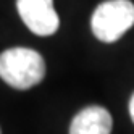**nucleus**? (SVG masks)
<instances>
[{
    "label": "nucleus",
    "mask_w": 134,
    "mask_h": 134,
    "mask_svg": "<svg viewBox=\"0 0 134 134\" xmlns=\"http://www.w3.org/2000/svg\"><path fill=\"white\" fill-rule=\"evenodd\" d=\"M16 8L26 27L37 36H52L60 26L53 0H16Z\"/></svg>",
    "instance_id": "nucleus-3"
},
{
    "label": "nucleus",
    "mask_w": 134,
    "mask_h": 134,
    "mask_svg": "<svg viewBox=\"0 0 134 134\" xmlns=\"http://www.w3.org/2000/svg\"><path fill=\"white\" fill-rule=\"evenodd\" d=\"M134 26V3L131 0H107L94 10L92 34L100 42H116Z\"/></svg>",
    "instance_id": "nucleus-2"
},
{
    "label": "nucleus",
    "mask_w": 134,
    "mask_h": 134,
    "mask_svg": "<svg viewBox=\"0 0 134 134\" xmlns=\"http://www.w3.org/2000/svg\"><path fill=\"white\" fill-rule=\"evenodd\" d=\"M0 134H2V132H0Z\"/></svg>",
    "instance_id": "nucleus-6"
},
{
    "label": "nucleus",
    "mask_w": 134,
    "mask_h": 134,
    "mask_svg": "<svg viewBox=\"0 0 134 134\" xmlns=\"http://www.w3.org/2000/svg\"><path fill=\"white\" fill-rule=\"evenodd\" d=\"M45 76V62L39 52L13 47L0 53V78L18 91L37 86Z\"/></svg>",
    "instance_id": "nucleus-1"
},
{
    "label": "nucleus",
    "mask_w": 134,
    "mask_h": 134,
    "mask_svg": "<svg viewBox=\"0 0 134 134\" xmlns=\"http://www.w3.org/2000/svg\"><path fill=\"white\" fill-rule=\"evenodd\" d=\"M113 126L111 115L99 105L82 108L71 121L70 134H110Z\"/></svg>",
    "instance_id": "nucleus-4"
},
{
    "label": "nucleus",
    "mask_w": 134,
    "mask_h": 134,
    "mask_svg": "<svg viewBox=\"0 0 134 134\" xmlns=\"http://www.w3.org/2000/svg\"><path fill=\"white\" fill-rule=\"evenodd\" d=\"M129 115H131V120L134 123V94L131 95V100H129Z\"/></svg>",
    "instance_id": "nucleus-5"
}]
</instances>
